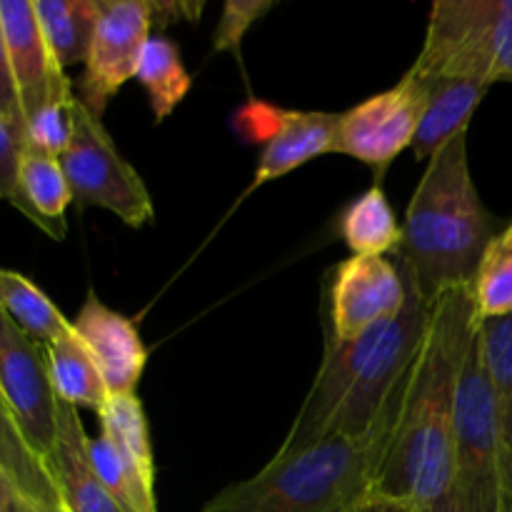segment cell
I'll return each instance as SVG.
<instances>
[{"label": "cell", "mask_w": 512, "mask_h": 512, "mask_svg": "<svg viewBox=\"0 0 512 512\" xmlns=\"http://www.w3.org/2000/svg\"><path fill=\"white\" fill-rule=\"evenodd\" d=\"M478 330L473 285L445 290L430 313L400 395L373 493L413 512H453L455 403L465 355Z\"/></svg>", "instance_id": "1"}, {"label": "cell", "mask_w": 512, "mask_h": 512, "mask_svg": "<svg viewBox=\"0 0 512 512\" xmlns=\"http://www.w3.org/2000/svg\"><path fill=\"white\" fill-rule=\"evenodd\" d=\"M405 283L408 303L393 320L353 343L325 340L318 373L278 453L330 438H363L388 415L403 393L433 313V303L408 278Z\"/></svg>", "instance_id": "2"}, {"label": "cell", "mask_w": 512, "mask_h": 512, "mask_svg": "<svg viewBox=\"0 0 512 512\" xmlns=\"http://www.w3.org/2000/svg\"><path fill=\"white\" fill-rule=\"evenodd\" d=\"M468 160V133L428 160L410 198L395 263L428 303L445 290L473 285L480 258L498 235Z\"/></svg>", "instance_id": "3"}, {"label": "cell", "mask_w": 512, "mask_h": 512, "mask_svg": "<svg viewBox=\"0 0 512 512\" xmlns=\"http://www.w3.org/2000/svg\"><path fill=\"white\" fill-rule=\"evenodd\" d=\"M398 405L400 398L363 438H330L275 453L258 475L220 490L200 512H338L355 503L373 493Z\"/></svg>", "instance_id": "4"}, {"label": "cell", "mask_w": 512, "mask_h": 512, "mask_svg": "<svg viewBox=\"0 0 512 512\" xmlns=\"http://www.w3.org/2000/svg\"><path fill=\"white\" fill-rule=\"evenodd\" d=\"M410 75L512 83V0H438Z\"/></svg>", "instance_id": "5"}, {"label": "cell", "mask_w": 512, "mask_h": 512, "mask_svg": "<svg viewBox=\"0 0 512 512\" xmlns=\"http://www.w3.org/2000/svg\"><path fill=\"white\" fill-rule=\"evenodd\" d=\"M453 512H503L498 428L478 330L465 355L455 403Z\"/></svg>", "instance_id": "6"}, {"label": "cell", "mask_w": 512, "mask_h": 512, "mask_svg": "<svg viewBox=\"0 0 512 512\" xmlns=\"http://www.w3.org/2000/svg\"><path fill=\"white\" fill-rule=\"evenodd\" d=\"M58 160L78 208H103L135 230L153 223V198L143 178L115 148L103 120L80 98L73 108V138Z\"/></svg>", "instance_id": "7"}, {"label": "cell", "mask_w": 512, "mask_h": 512, "mask_svg": "<svg viewBox=\"0 0 512 512\" xmlns=\"http://www.w3.org/2000/svg\"><path fill=\"white\" fill-rule=\"evenodd\" d=\"M408 303V283L388 255H350L325 278L323 325L330 343H353L393 320Z\"/></svg>", "instance_id": "8"}, {"label": "cell", "mask_w": 512, "mask_h": 512, "mask_svg": "<svg viewBox=\"0 0 512 512\" xmlns=\"http://www.w3.org/2000/svg\"><path fill=\"white\" fill-rule=\"evenodd\" d=\"M0 408L38 458L53 455L58 438V395L50 383L48 350L15 328L0 310Z\"/></svg>", "instance_id": "9"}, {"label": "cell", "mask_w": 512, "mask_h": 512, "mask_svg": "<svg viewBox=\"0 0 512 512\" xmlns=\"http://www.w3.org/2000/svg\"><path fill=\"white\" fill-rule=\"evenodd\" d=\"M428 95V83L405 73L398 85L340 113L333 153L370 165L380 180L405 148H413Z\"/></svg>", "instance_id": "10"}, {"label": "cell", "mask_w": 512, "mask_h": 512, "mask_svg": "<svg viewBox=\"0 0 512 512\" xmlns=\"http://www.w3.org/2000/svg\"><path fill=\"white\" fill-rule=\"evenodd\" d=\"M153 35L148 0H100V20L90 40L78 98L85 108L103 118L110 100L133 80L140 50Z\"/></svg>", "instance_id": "11"}, {"label": "cell", "mask_w": 512, "mask_h": 512, "mask_svg": "<svg viewBox=\"0 0 512 512\" xmlns=\"http://www.w3.org/2000/svg\"><path fill=\"white\" fill-rule=\"evenodd\" d=\"M70 323L75 338L98 365L110 398L138 393V383L148 363V348L140 338L138 325L128 315L108 308L93 290H88L83 308Z\"/></svg>", "instance_id": "12"}, {"label": "cell", "mask_w": 512, "mask_h": 512, "mask_svg": "<svg viewBox=\"0 0 512 512\" xmlns=\"http://www.w3.org/2000/svg\"><path fill=\"white\" fill-rule=\"evenodd\" d=\"M338 120V113H325V110L268 108V123L255 125L253 130V138L263 140V153L253 183L248 185L243 198L263 188L265 183H273L303 168L310 160L333 153Z\"/></svg>", "instance_id": "13"}, {"label": "cell", "mask_w": 512, "mask_h": 512, "mask_svg": "<svg viewBox=\"0 0 512 512\" xmlns=\"http://www.w3.org/2000/svg\"><path fill=\"white\" fill-rule=\"evenodd\" d=\"M0 25L28 123L30 115L38 113L55 93L73 85L45 43L33 0H0Z\"/></svg>", "instance_id": "14"}, {"label": "cell", "mask_w": 512, "mask_h": 512, "mask_svg": "<svg viewBox=\"0 0 512 512\" xmlns=\"http://www.w3.org/2000/svg\"><path fill=\"white\" fill-rule=\"evenodd\" d=\"M88 440L78 408L58 400V438L53 455L43 463L60 500L68 512H123L90 465Z\"/></svg>", "instance_id": "15"}, {"label": "cell", "mask_w": 512, "mask_h": 512, "mask_svg": "<svg viewBox=\"0 0 512 512\" xmlns=\"http://www.w3.org/2000/svg\"><path fill=\"white\" fill-rule=\"evenodd\" d=\"M70 203H73V190H70L60 160L25 145L13 208H18L45 235L63 240L68 233L65 210Z\"/></svg>", "instance_id": "16"}, {"label": "cell", "mask_w": 512, "mask_h": 512, "mask_svg": "<svg viewBox=\"0 0 512 512\" xmlns=\"http://www.w3.org/2000/svg\"><path fill=\"white\" fill-rule=\"evenodd\" d=\"M478 338L493 393L503 470V512H512V315L478 323Z\"/></svg>", "instance_id": "17"}, {"label": "cell", "mask_w": 512, "mask_h": 512, "mask_svg": "<svg viewBox=\"0 0 512 512\" xmlns=\"http://www.w3.org/2000/svg\"><path fill=\"white\" fill-rule=\"evenodd\" d=\"M428 85V105L413 140V153L418 160H430L450 140L468 133L475 110L490 90V85L478 80H435Z\"/></svg>", "instance_id": "18"}, {"label": "cell", "mask_w": 512, "mask_h": 512, "mask_svg": "<svg viewBox=\"0 0 512 512\" xmlns=\"http://www.w3.org/2000/svg\"><path fill=\"white\" fill-rule=\"evenodd\" d=\"M133 80H138L148 93L155 123L168 120L193 88L180 48L165 33H153L145 40Z\"/></svg>", "instance_id": "19"}, {"label": "cell", "mask_w": 512, "mask_h": 512, "mask_svg": "<svg viewBox=\"0 0 512 512\" xmlns=\"http://www.w3.org/2000/svg\"><path fill=\"white\" fill-rule=\"evenodd\" d=\"M40 30L60 68L85 63L100 20V0H33Z\"/></svg>", "instance_id": "20"}, {"label": "cell", "mask_w": 512, "mask_h": 512, "mask_svg": "<svg viewBox=\"0 0 512 512\" xmlns=\"http://www.w3.org/2000/svg\"><path fill=\"white\" fill-rule=\"evenodd\" d=\"M340 238L353 255L398 253L403 240V225L398 223L388 195L375 183L358 198L350 200L338 220Z\"/></svg>", "instance_id": "21"}, {"label": "cell", "mask_w": 512, "mask_h": 512, "mask_svg": "<svg viewBox=\"0 0 512 512\" xmlns=\"http://www.w3.org/2000/svg\"><path fill=\"white\" fill-rule=\"evenodd\" d=\"M0 310L28 338L50 345L73 333V323L30 278L0 268Z\"/></svg>", "instance_id": "22"}, {"label": "cell", "mask_w": 512, "mask_h": 512, "mask_svg": "<svg viewBox=\"0 0 512 512\" xmlns=\"http://www.w3.org/2000/svg\"><path fill=\"white\" fill-rule=\"evenodd\" d=\"M48 350L50 383L55 395L73 408H88L100 415L108 405L110 395L100 378L98 365L93 363L85 345L75 338V333L45 345Z\"/></svg>", "instance_id": "23"}, {"label": "cell", "mask_w": 512, "mask_h": 512, "mask_svg": "<svg viewBox=\"0 0 512 512\" xmlns=\"http://www.w3.org/2000/svg\"><path fill=\"white\" fill-rule=\"evenodd\" d=\"M100 418V433L113 440L115 450L125 460L130 470L143 480L145 485L155 488V460L153 445H150L148 415L138 393L118 395L110 398Z\"/></svg>", "instance_id": "24"}, {"label": "cell", "mask_w": 512, "mask_h": 512, "mask_svg": "<svg viewBox=\"0 0 512 512\" xmlns=\"http://www.w3.org/2000/svg\"><path fill=\"white\" fill-rule=\"evenodd\" d=\"M473 300L478 323L512 315V223L485 248L473 280Z\"/></svg>", "instance_id": "25"}, {"label": "cell", "mask_w": 512, "mask_h": 512, "mask_svg": "<svg viewBox=\"0 0 512 512\" xmlns=\"http://www.w3.org/2000/svg\"><path fill=\"white\" fill-rule=\"evenodd\" d=\"M75 98L78 95L73 93V88L60 90L38 113L30 115L25 123V145L60 158L73 138Z\"/></svg>", "instance_id": "26"}, {"label": "cell", "mask_w": 512, "mask_h": 512, "mask_svg": "<svg viewBox=\"0 0 512 512\" xmlns=\"http://www.w3.org/2000/svg\"><path fill=\"white\" fill-rule=\"evenodd\" d=\"M273 8L275 0H228L218 28H215V53H235L240 60V45H243L245 33Z\"/></svg>", "instance_id": "27"}, {"label": "cell", "mask_w": 512, "mask_h": 512, "mask_svg": "<svg viewBox=\"0 0 512 512\" xmlns=\"http://www.w3.org/2000/svg\"><path fill=\"white\" fill-rule=\"evenodd\" d=\"M23 150V130L0 118V200H8L10 205H13L15 195H18V173Z\"/></svg>", "instance_id": "28"}, {"label": "cell", "mask_w": 512, "mask_h": 512, "mask_svg": "<svg viewBox=\"0 0 512 512\" xmlns=\"http://www.w3.org/2000/svg\"><path fill=\"white\" fill-rule=\"evenodd\" d=\"M0 118L13 123L25 133V115L23 105H20L18 85H15L13 68H10V55L8 45H5L3 25H0Z\"/></svg>", "instance_id": "29"}, {"label": "cell", "mask_w": 512, "mask_h": 512, "mask_svg": "<svg viewBox=\"0 0 512 512\" xmlns=\"http://www.w3.org/2000/svg\"><path fill=\"white\" fill-rule=\"evenodd\" d=\"M150 3V15H153V25L158 28H165L170 23H178V20H188V23H195L203 13L205 3H188V0H180V3Z\"/></svg>", "instance_id": "30"}, {"label": "cell", "mask_w": 512, "mask_h": 512, "mask_svg": "<svg viewBox=\"0 0 512 512\" xmlns=\"http://www.w3.org/2000/svg\"><path fill=\"white\" fill-rule=\"evenodd\" d=\"M338 512H413V510H410L408 505L398 503V500H390V498H383V495L368 493V495H363V498L355 500V503L340 508Z\"/></svg>", "instance_id": "31"}, {"label": "cell", "mask_w": 512, "mask_h": 512, "mask_svg": "<svg viewBox=\"0 0 512 512\" xmlns=\"http://www.w3.org/2000/svg\"><path fill=\"white\" fill-rule=\"evenodd\" d=\"M5 483H8V498H5L3 512H40L38 505H35V500L30 498V493L23 488V485L15 483V480L8 478V475H5Z\"/></svg>", "instance_id": "32"}, {"label": "cell", "mask_w": 512, "mask_h": 512, "mask_svg": "<svg viewBox=\"0 0 512 512\" xmlns=\"http://www.w3.org/2000/svg\"><path fill=\"white\" fill-rule=\"evenodd\" d=\"M0 483H3V470H0Z\"/></svg>", "instance_id": "33"}]
</instances>
